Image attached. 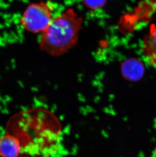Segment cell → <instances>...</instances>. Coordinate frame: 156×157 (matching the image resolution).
Instances as JSON below:
<instances>
[{"label":"cell","mask_w":156,"mask_h":157,"mask_svg":"<svg viewBox=\"0 0 156 157\" xmlns=\"http://www.w3.org/2000/svg\"><path fill=\"white\" fill-rule=\"evenodd\" d=\"M86 6L91 9L102 7L106 3V0H83Z\"/></svg>","instance_id":"52a82bcc"},{"label":"cell","mask_w":156,"mask_h":157,"mask_svg":"<svg viewBox=\"0 0 156 157\" xmlns=\"http://www.w3.org/2000/svg\"><path fill=\"white\" fill-rule=\"evenodd\" d=\"M82 22V19L71 9L53 18L42 33L40 49L54 56L68 52L77 43Z\"/></svg>","instance_id":"7a4b0ae2"},{"label":"cell","mask_w":156,"mask_h":157,"mask_svg":"<svg viewBox=\"0 0 156 157\" xmlns=\"http://www.w3.org/2000/svg\"><path fill=\"white\" fill-rule=\"evenodd\" d=\"M6 131L19 141L20 157H49L61 146L59 122L43 108L17 113L8 122Z\"/></svg>","instance_id":"6da1fadb"},{"label":"cell","mask_w":156,"mask_h":157,"mask_svg":"<svg viewBox=\"0 0 156 157\" xmlns=\"http://www.w3.org/2000/svg\"><path fill=\"white\" fill-rule=\"evenodd\" d=\"M53 19L48 5L41 2L30 4L25 9L20 21L22 28L30 33H42Z\"/></svg>","instance_id":"3957f363"},{"label":"cell","mask_w":156,"mask_h":157,"mask_svg":"<svg viewBox=\"0 0 156 157\" xmlns=\"http://www.w3.org/2000/svg\"><path fill=\"white\" fill-rule=\"evenodd\" d=\"M20 154V146L17 139L6 134L0 138V155L2 157H18Z\"/></svg>","instance_id":"5b68a950"},{"label":"cell","mask_w":156,"mask_h":157,"mask_svg":"<svg viewBox=\"0 0 156 157\" xmlns=\"http://www.w3.org/2000/svg\"><path fill=\"white\" fill-rule=\"evenodd\" d=\"M152 157H156V148H155V150L154 151Z\"/></svg>","instance_id":"ba28073f"},{"label":"cell","mask_w":156,"mask_h":157,"mask_svg":"<svg viewBox=\"0 0 156 157\" xmlns=\"http://www.w3.org/2000/svg\"><path fill=\"white\" fill-rule=\"evenodd\" d=\"M142 49L146 62L156 69V25L152 27L144 37Z\"/></svg>","instance_id":"277c9868"},{"label":"cell","mask_w":156,"mask_h":157,"mask_svg":"<svg viewBox=\"0 0 156 157\" xmlns=\"http://www.w3.org/2000/svg\"><path fill=\"white\" fill-rule=\"evenodd\" d=\"M124 75L131 78L136 79L141 76L143 73V66L137 60L130 59L124 63L123 66Z\"/></svg>","instance_id":"8992f818"}]
</instances>
